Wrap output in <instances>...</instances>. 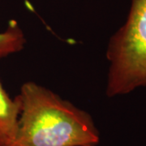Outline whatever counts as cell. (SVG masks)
I'll return each instance as SVG.
<instances>
[{
  "mask_svg": "<svg viewBox=\"0 0 146 146\" xmlns=\"http://www.w3.org/2000/svg\"><path fill=\"white\" fill-rule=\"evenodd\" d=\"M17 98L21 114L10 146H95L100 141L92 117L38 84L29 81Z\"/></svg>",
  "mask_w": 146,
  "mask_h": 146,
  "instance_id": "cell-1",
  "label": "cell"
},
{
  "mask_svg": "<svg viewBox=\"0 0 146 146\" xmlns=\"http://www.w3.org/2000/svg\"><path fill=\"white\" fill-rule=\"evenodd\" d=\"M106 58L107 97L146 86V0H131L126 22L110 40Z\"/></svg>",
  "mask_w": 146,
  "mask_h": 146,
  "instance_id": "cell-2",
  "label": "cell"
},
{
  "mask_svg": "<svg viewBox=\"0 0 146 146\" xmlns=\"http://www.w3.org/2000/svg\"><path fill=\"white\" fill-rule=\"evenodd\" d=\"M21 104L12 99L0 81V146H10L18 130Z\"/></svg>",
  "mask_w": 146,
  "mask_h": 146,
  "instance_id": "cell-3",
  "label": "cell"
},
{
  "mask_svg": "<svg viewBox=\"0 0 146 146\" xmlns=\"http://www.w3.org/2000/svg\"><path fill=\"white\" fill-rule=\"evenodd\" d=\"M26 39L16 21H10L4 31L0 32V59L23 50Z\"/></svg>",
  "mask_w": 146,
  "mask_h": 146,
  "instance_id": "cell-4",
  "label": "cell"
}]
</instances>
